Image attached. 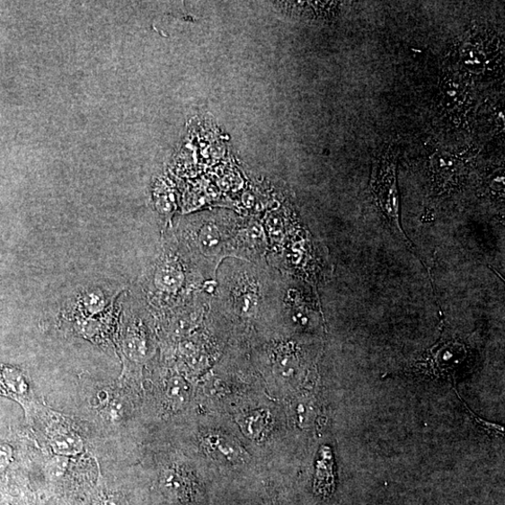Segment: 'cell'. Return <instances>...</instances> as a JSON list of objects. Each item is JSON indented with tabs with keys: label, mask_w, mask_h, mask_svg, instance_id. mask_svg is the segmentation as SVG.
Segmentation results:
<instances>
[{
	"label": "cell",
	"mask_w": 505,
	"mask_h": 505,
	"mask_svg": "<svg viewBox=\"0 0 505 505\" xmlns=\"http://www.w3.org/2000/svg\"><path fill=\"white\" fill-rule=\"evenodd\" d=\"M440 105L454 119H462L472 106V94L468 84L457 75L446 76L440 86Z\"/></svg>",
	"instance_id": "2"
},
{
	"label": "cell",
	"mask_w": 505,
	"mask_h": 505,
	"mask_svg": "<svg viewBox=\"0 0 505 505\" xmlns=\"http://www.w3.org/2000/svg\"><path fill=\"white\" fill-rule=\"evenodd\" d=\"M0 396L14 400L29 409L31 388L26 377L13 367L0 365Z\"/></svg>",
	"instance_id": "5"
},
{
	"label": "cell",
	"mask_w": 505,
	"mask_h": 505,
	"mask_svg": "<svg viewBox=\"0 0 505 505\" xmlns=\"http://www.w3.org/2000/svg\"><path fill=\"white\" fill-rule=\"evenodd\" d=\"M49 442L59 456H75L81 453L84 447L80 436L65 426H57L50 431Z\"/></svg>",
	"instance_id": "7"
},
{
	"label": "cell",
	"mask_w": 505,
	"mask_h": 505,
	"mask_svg": "<svg viewBox=\"0 0 505 505\" xmlns=\"http://www.w3.org/2000/svg\"><path fill=\"white\" fill-rule=\"evenodd\" d=\"M10 505H31L24 501H15L12 502Z\"/></svg>",
	"instance_id": "17"
},
{
	"label": "cell",
	"mask_w": 505,
	"mask_h": 505,
	"mask_svg": "<svg viewBox=\"0 0 505 505\" xmlns=\"http://www.w3.org/2000/svg\"><path fill=\"white\" fill-rule=\"evenodd\" d=\"M275 365H277V370L282 377H289L292 376L295 368L294 357L291 354H279L277 360H275Z\"/></svg>",
	"instance_id": "13"
},
{
	"label": "cell",
	"mask_w": 505,
	"mask_h": 505,
	"mask_svg": "<svg viewBox=\"0 0 505 505\" xmlns=\"http://www.w3.org/2000/svg\"><path fill=\"white\" fill-rule=\"evenodd\" d=\"M464 157L450 153L434 155L430 163L432 182L435 190L445 192L457 186L465 173Z\"/></svg>",
	"instance_id": "3"
},
{
	"label": "cell",
	"mask_w": 505,
	"mask_h": 505,
	"mask_svg": "<svg viewBox=\"0 0 505 505\" xmlns=\"http://www.w3.org/2000/svg\"><path fill=\"white\" fill-rule=\"evenodd\" d=\"M166 397L175 407L185 405L190 397V387L185 380L180 377L171 378L166 385Z\"/></svg>",
	"instance_id": "11"
},
{
	"label": "cell",
	"mask_w": 505,
	"mask_h": 505,
	"mask_svg": "<svg viewBox=\"0 0 505 505\" xmlns=\"http://www.w3.org/2000/svg\"><path fill=\"white\" fill-rule=\"evenodd\" d=\"M372 193L390 229L422 262L418 252L403 231L401 219V199L397 179V155L393 147H385L376 158L371 181ZM427 269V268H426Z\"/></svg>",
	"instance_id": "1"
},
{
	"label": "cell",
	"mask_w": 505,
	"mask_h": 505,
	"mask_svg": "<svg viewBox=\"0 0 505 505\" xmlns=\"http://www.w3.org/2000/svg\"><path fill=\"white\" fill-rule=\"evenodd\" d=\"M162 484L169 494L181 501H190L194 497L192 480L181 471L168 470L164 474Z\"/></svg>",
	"instance_id": "8"
},
{
	"label": "cell",
	"mask_w": 505,
	"mask_h": 505,
	"mask_svg": "<svg viewBox=\"0 0 505 505\" xmlns=\"http://www.w3.org/2000/svg\"><path fill=\"white\" fill-rule=\"evenodd\" d=\"M270 418L267 412L256 411L244 420L243 429L250 439H258L268 430Z\"/></svg>",
	"instance_id": "9"
},
{
	"label": "cell",
	"mask_w": 505,
	"mask_h": 505,
	"mask_svg": "<svg viewBox=\"0 0 505 505\" xmlns=\"http://www.w3.org/2000/svg\"><path fill=\"white\" fill-rule=\"evenodd\" d=\"M460 58L465 70L474 75H485L492 63L484 44L476 40H469L462 45Z\"/></svg>",
	"instance_id": "6"
},
{
	"label": "cell",
	"mask_w": 505,
	"mask_h": 505,
	"mask_svg": "<svg viewBox=\"0 0 505 505\" xmlns=\"http://www.w3.org/2000/svg\"><path fill=\"white\" fill-rule=\"evenodd\" d=\"M97 505H126V502L119 495L112 494L102 497Z\"/></svg>",
	"instance_id": "16"
},
{
	"label": "cell",
	"mask_w": 505,
	"mask_h": 505,
	"mask_svg": "<svg viewBox=\"0 0 505 505\" xmlns=\"http://www.w3.org/2000/svg\"><path fill=\"white\" fill-rule=\"evenodd\" d=\"M124 409L123 403L116 398L107 402L104 412L108 420L111 421H119L124 416Z\"/></svg>",
	"instance_id": "14"
},
{
	"label": "cell",
	"mask_w": 505,
	"mask_h": 505,
	"mask_svg": "<svg viewBox=\"0 0 505 505\" xmlns=\"http://www.w3.org/2000/svg\"><path fill=\"white\" fill-rule=\"evenodd\" d=\"M14 461V451L11 445L0 442V476L4 475Z\"/></svg>",
	"instance_id": "12"
},
{
	"label": "cell",
	"mask_w": 505,
	"mask_h": 505,
	"mask_svg": "<svg viewBox=\"0 0 505 505\" xmlns=\"http://www.w3.org/2000/svg\"><path fill=\"white\" fill-rule=\"evenodd\" d=\"M202 446L215 460L225 465H234L245 462V451L241 445L225 434L214 432L206 435Z\"/></svg>",
	"instance_id": "4"
},
{
	"label": "cell",
	"mask_w": 505,
	"mask_h": 505,
	"mask_svg": "<svg viewBox=\"0 0 505 505\" xmlns=\"http://www.w3.org/2000/svg\"><path fill=\"white\" fill-rule=\"evenodd\" d=\"M490 189L493 193H497L498 196L503 198L504 192V175L503 169H500L492 175L490 181Z\"/></svg>",
	"instance_id": "15"
},
{
	"label": "cell",
	"mask_w": 505,
	"mask_h": 505,
	"mask_svg": "<svg viewBox=\"0 0 505 505\" xmlns=\"http://www.w3.org/2000/svg\"><path fill=\"white\" fill-rule=\"evenodd\" d=\"M78 306L84 317H92L103 312L107 307V302L102 293L91 291L82 296Z\"/></svg>",
	"instance_id": "10"
}]
</instances>
